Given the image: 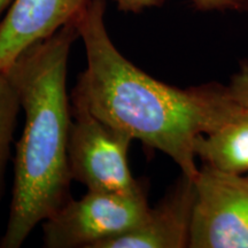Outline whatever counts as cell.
<instances>
[{
  "label": "cell",
  "mask_w": 248,
  "mask_h": 248,
  "mask_svg": "<svg viewBox=\"0 0 248 248\" xmlns=\"http://www.w3.org/2000/svg\"><path fill=\"white\" fill-rule=\"evenodd\" d=\"M106 0H90L75 20L86 68L73 104L132 139L167 154L183 175L197 177L195 142L246 113L229 88L179 89L147 75L114 45L105 23Z\"/></svg>",
  "instance_id": "1"
},
{
  "label": "cell",
  "mask_w": 248,
  "mask_h": 248,
  "mask_svg": "<svg viewBox=\"0 0 248 248\" xmlns=\"http://www.w3.org/2000/svg\"><path fill=\"white\" fill-rule=\"evenodd\" d=\"M75 22L29 46L5 71L26 114L16 144L11 213L0 248H18L31 231L69 198L68 166L71 108L67 94Z\"/></svg>",
  "instance_id": "2"
},
{
  "label": "cell",
  "mask_w": 248,
  "mask_h": 248,
  "mask_svg": "<svg viewBox=\"0 0 248 248\" xmlns=\"http://www.w3.org/2000/svg\"><path fill=\"white\" fill-rule=\"evenodd\" d=\"M150 208L144 188L132 194L88 191L44 221V244L48 248H97L136 228Z\"/></svg>",
  "instance_id": "3"
},
{
  "label": "cell",
  "mask_w": 248,
  "mask_h": 248,
  "mask_svg": "<svg viewBox=\"0 0 248 248\" xmlns=\"http://www.w3.org/2000/svg\"><path fill=\"white\" fill-rule=\"evenodd\" d=\"M71 114L68 142L71 181L82 183L89 191L132 194L142 190L129 167L133 139L78 105L73 104Z\"/></svg>",
  "instance_id": "4"
},
{
  "label": "cell",
  "mask_w": 248,
  "mask_h": 248,
  "mask_svg": "<svg viewBox=\"0 0 248 248\" xmlns=\"http://www.w3.org/2000/svg\"><path fill=\"white\" fill-rule=\"evenodd\" d=\"M191 248H248V177L208 164L194 179Z\"/></svg>",
  "instance_id": "5"
},
{
  "label": "cell",
  "mask_w": 248,
  "mask_h": 248,
  "mask_svg": "<svg viewBox=\"0 0 248 248\" xmlns=\"http://www.w3.org/2000/svg\"><path fill=\"white\" fill-rule=\"evenodd\" d=\"M90 0H14L0 22V73L26 49L75 22Z\"/></svg>",
  "instance_id": "6"
},
{
  "label": "cell",
  "mask_w": 248,
  "mask_h": 248,
  "mask_svg": "<svg viewBox=\"0 0 248 248\" xmlns=\"http://www.w3.org/2000/svg\"><path fill=\"white\" fill-rule=\"evenodd\" d=\"M194 195V181L182 173L181 181L136 228L97 248L188 247Z\"/></svg>",
  "instance_id": "7"
},
{
  "label": "cell",
  "mask_w": 248,
  "mask_h": 248,
  "mask_svg": "<svg viewBox=\"0 0 248 248\" xmlns=\"http://www.w3.org/2000/svg\"><path fill=\"white\" fill-rule=\"evenodd\" d=\"M195 154L214 168L234 173H248V110L209 135L200 136Z\"/></svg>",
  "instance_id": "8"
},
{
  "label": "cell",
  "mask_w": 248,
  "mask_h": 248,
  "mask_svg": "<svg viewBox=\"0 0 248 248\" xmlns=\"http://www.w3.org/2000/svg\"><path fill=\"white\" fill-rule=\"evenodd\" d=\"M20 108V98L13 83L5 71L0 73V199Z\"/></svg>",
  "instance_id": "9"
},
{
  "label": "cell",
  "mask_w": 248,
  "mask_h": 248,
  "mask_svg": "<svg viewBox=\"0 0 248 248\" xmlns=\"http://www.w3.org/2000/svg\"><path fill=\"white\" fill-rule=\"evenodd\" d=\"M200 11L248 12V0H192Z\"/></svg>",
  "instance_id": "10"
},
{
  "label": "cell",
  "mask_w": 248,
  "mask_h": 248,
  "mask_svg": "<svg viewBox=\"0 0 248 248\" xmlns=\"http://www.w3.org/2000/svg\"><path fill=\"white\" fill-rule=\"evenodd\" d=\"M229 91L238 104L248 110V64L241 68L229 85Z\"/></svg>",
  "instance_id": "11"
},
{
  "label": "cell",
  "mask_w": 248,
  "mask_h": 248,
  "mask_svg": "<svg viewBox=\"0 0 248 248\" xmlns=\"http://www.w3.org/2000/svg\"><path fill=\"white\" fill-rule=\"evenodd\" d=\"M121 11L126 13H140L144 9L159 6L163 0H115Z\"/></svg>",
  "instance_id": "12"
},
{
  "label": "cell",
  "mask_w": 248,
  "mask_h": 248,
  "mask_svg": "<svg viewBox=\"0 0 248 248\" xmlns=\"http://www.w3.org/2000/svg\"><path fill=\"white\" fill-rule=\"evenodd\" d=\"M13 1L14 0H0V22L2 21V18H4L5 14L7 13L8 8L11 7Z\"/></svg>",
  "instance_id": "13"
}]
</instances>
